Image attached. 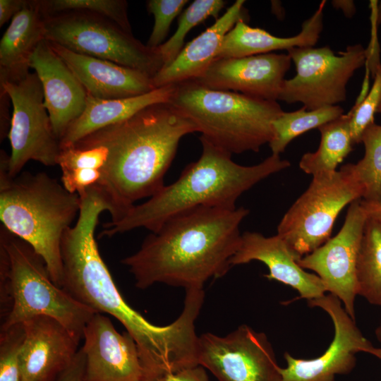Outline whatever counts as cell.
I'll use <instances>...</instances> for the list:
<instances>
[{
    "instance_id": "6da1fadb",
    "label": "cell",
    "mask_w": 381,
    "mask_h": 381,
    "mask_svg": "<svg viewBox=\"0 0 381 381\" xmlns=\"http://www.w3.org/2000/svg\"><path fill=\"white\" fill-rule=\"evenodd\" d=\"M80 200L76 223L61 240V288L95 313L109 314L123 325L138 346L144 372L178 367L193 349V320L181 313L168 325H155L126 303L101 257L95 237L99 215L108 211V206L95 190L88 191Z\"/></svg>"
},
{
    "instance_id": "7a4b0ae2",
    "label": "cell",
    "mask_w": 381,
    "mask_h": 381,
    "mask_svg": "<svg viewBox=\"0 0 381 381\" xmlns=\"http://www.w3.org/2000/svg\"><path fill=\"white\" fill-rule=\"evenodd\" d=\"M249 210L200 207L180 213L148 235L140 249L121 260L135 286L162 283L203 289L207 281L224 276L241 239L239 226Z\"/></svg>"
},
{
    "instance_id": "3957f363",
    "label": "cell",
    "mask_w": 381,
    "mask_h": 381,
    "mask_svg": "<svg viewBox=\"0 0 381 381\" xmlns=\"http://www.w3.org/2000/svg\"><path fill=\"white\" fill-rule=\"evenodd\" d=\"M194 132V124L179 110L162 102L80 140L108 150L104 175L95 190L108 205L110 222L120 221L137 200L151 198L165 186L180 140Z\"/></svg>"
},
{
    "instance_id": "277c9868",
    "label": "cell",
    "mask_w": 381,
    "mask_h": 381,
    "mask_svg": "<svg viewBox=\"0 0 381 381\" xmlns=\"http://www.w3.org/2000/svg\"><path fill=\"white\" fill-rule=\"evenodd\" d=\"M200 140V157L187 165L175 182L135 205L120 221L103 224L99 236L111 237L137 228L155 232L174 216L197 207L236 208L244 192L291 165L275 155L255 165H241L232 160L231 154L202 137Z\"/></svg>"
},
{
    "instance_id": "5b68a950",
    "label": "cell",
    "mask_w": 381,
    "mask_h": 381,
    "mask_svg": "<svg viewBox=\"0 0 381 381\" xmlns=\"http://www.w3.org/2000/svg\"><path fill=\"white\" fill-rule=\"evenodd\" d=\"M10 155L0 150V219L11 234L43 258L52 282L61 288V244L79 215L81 200L45 172L8 174Z\"/></svg>"
},
{
    "instance_id": "8992f818",
    "label": "cell",
    "mask_w": 381,
    "mask_h": 381,
    "mask_svg": "<svg viewBox=\"0 0 381 381\" xmlns=\"http://www.w3.org/2000/svg\"><path fill=\"white\" fill-rule=\"evenodd\" d=\"M1 329L39 315L53 318L80 340L97 313L52 280L43 258L4 226L0 228Z\"/></svg>"
},
{
    "instance_id": "52a82bcc",
    "label": "cell",
    "mask_w": 381,
    "mask_h": 381,
    "mask_svg": "<svg viewBox=\"0 0 381 381\" xmlns=\"http://www.w3.org/2000/svg\"><path fill=\"white\" fill-rule=\"evenodd\" d=\"M202 138L230 154L258 152L274 136L273 121L284 111L277 101L214 90L195 80L175 84L169 102Z\"/></svg>"
},
{
    "instance_id": "ba28073f",
    "label": "cell",
    "mask_w": 381,
    "mask_h": 381,
    "mask_svg": "<svg viewBox=\"0 0 381 381\" xmlns=\"http://www.w3.org/2000/svg\"><path fill=\"white\" fill-rule=\"evenodd\" d=\"M45 40L74 52L143 71L152 78L163 67L159 48L143 44L102 16L71 11L44 15Z\"/></svg>"
},
{
    "instance_id": "9c48e42d",
    "label": "cell",
    "mask_w": 381,
    "mask_h": 381,
    "mask_svg": "<svg viewBox=\"0 0 381 381\" xmlns=\"http://www.w3.org/2000/svg\"><path fill=\"white\" fill-rule=\"evenodd\" d=\"M363 195L350 164L333 173L313 176L308 188L282 218L277 234L298 260L331 238L340 212Z\"/></svg>"
},
{
    "instance_id": "30bf717a",
    "label": "cell",
    "mask_w": 381,
    "mask_h": 381,
    "mask_svg": "<svg viewBox=\"0 0 381 381\" xmlns=\"http://www.w3.org/2000/svg\"><path fill=\"white\" fill-rule=\"evenodd\" d=\"M287 54L296 73L284 80L278 100L300 102L307 110L345 101L348 82L367 60V49L361 44L349 45L337 55L328 46L294 47Z\"/></svg>"
},
{
    "instance_id": "8fae6325",
    "label": "cell",
    "mask_w": 381,
    "mask_h": 381,
    "mask_svg": "<svg viewBox=\"0 0 381 381\" xmlns=\"http://www.w3.org/2000/svg\"><path fill=\"white\" fill-rule=\"evenodd\" d=\"M0 88L7 92L13 105L8 135L11 147L9 176H18L30 160L48 167L57 165L60 140L44 106L37 75L30 72L18 80H0Z\"/></svg>"
},
{
    "instance_id": "7c38bea8",
    "label": "cell",
    "mask_w": 381,
    "mask_h": 381,
    "mask_svg": "<svg viewBox=\"0 0 381 381\" xmlns=\"http://www.w3.org/2000/svg\"><path fill=\"white\" fill-rule=\"evenodd\" d=\"M198 364L219 381H281L280 368L264 332L241 325L225 336L198 337Z\"/></svg>"
},
{
    "instance_id": "4fadbf2b",
    "label": "cell",
    "mask_w": 381,
    "mask_h": 381,
    "mask_svg": "<svg viewBox=\"0 0 381 381\" xmlns=\"http://www.w3.org/2000/svg\"><path fill=\"white\" fill-rule=\"evenodd\" d=\"M368 216L367 202L363 199L353 201L339 233L297 261L303 269L316 273L327 291L341 301L353 320L358 296L357 261Z\"/></svg>"
},
{
    "instance_id": "5bb4252c",
    "label": "cell",
    "mask_w": 381,
    "mask_h": 381,
    "mask_svg": "<svg viewBox=\"0 0 381 381\" xmlns=\"http://www.w3.org/2000/svg\"><path fill=\"white\" fill-rule=\"evenodd\" d=\"M310 307L325 311L334 325V336L327 349L313 359H301L285 352V368H280L281 381H335L337 375L351 373L356 366V354L370 353L375 348L361 333L341 301L332 294L308 301Z\"/></svg>"
},
{
    "instance_id": "9a60e30c",
    "label": "cell",
    "mask_w": 381,
    "mask_h": 381,
    "mask_svg": "<svg viewBox=\"0 0 381 381\" xmlns=\"http://www.w3.org/2000/svg\"><path fill=\"white\" fill-rule=\"evenodd\" d=\"M84 381H143L138 346L131 335L119 333L110 319L97 313L83 330Z\"/></svg>"
},
{
    "instance_id": "2e32d148",
    "label": "cell",
    "mask_w": 381,
    "mask_h": 381,
    "mask_svg": "<svg viewBox=\"0 0 381 381\" xmlns=\"http://www.w3.org/2000/svg\"><path fill=\"white\" fill-rule=\"evenodd\" d=\"M291 62L288 54L272 52L218 59L195 80L214 90L239 92L256 98L277 101Z\"/></svg>"
},
{
    "instance_id": "e0dca14e",
    "label": "cell",
    "mask_w": 381,
    "mask_h": 381,
    "mask_svg": "<svg viewBox=\"0 0 381 381\" xmlns=\"http://www.w3.org/2000/svg\"><path fill=\"white\" fill-rule=\"evenodd\" d=\"M23 325V381H56L75 356L80 340L49 316L32 317Z\"/></svg>"
},
{
    "instance_id": "ac0fdd59",
    "label": "cell",
    "mask_w": 381,
    "mask_h": 381,
    "mask_svg": "<svg viewBox=\"0 0 381 381\" xmlns=\"http://www.w3.org/2000/svg\"><path fill=\"white\" fill-rule=\"evenodd\" d=\"M30 67L41 82L44 106L54 131L61 140L69 126L84 111L87 94L47 40L42 41L36 48L31 56Z\"/></svg>"
},
{
    "instance_id": "d6986e66",
    "label": "cell",
    "mask_w": 381,
    "mask_h": 381,
    "mask_svg": "<svg viewBox=\"0 0 381 381\" xmlns=\"http://www.w3.org/2000/svg\"><path fill=\"white\" fill-rule=\"evenodd\" d=\"M263 262L269 273L265 277L291 286L299 293L298 298L307 301L323 296L327 292L321 279L301 267L298 258L277 234L266 237L260 233L246 231L239 247L231 260V265Z\"/></svg>"
},
{
    "instance_id": "ffe728a7",
    "label": "cell",
    "mask_w": 381,
    "mask_h": 381,
    "mask_svg": "<svg viewBox=\"0 0 381 381\" xmlns=\"http://www.w3.org/2000/svg\"><path fill=\"white\" fill-rule=\"evenodd\" d=\"M49 42L76 76L87 96L101 99H120L146 94L155 89L152 78L143 71Z\"/></svg>"
},
{
    "instance_id": "44dd1931",
    "label": "cell",
    "mask_w": 381,
    "mask_h": 381,
    "mask_svg": "<svg viewBox=\"0 0 381 381\" xmlns=\"http://www.w3.org/2000/svg\"><path fill=\"white\" fill-rule=\"evenodd\" d=\"M244 3L236 0L210 27L186 44L175 59L152 78L155 87L200 77L216 59L225 35L238 20L246 18Z\"/></svg>"
},
{
    "instance_id": "7402d4cb",
    "label": "cell",
    "mask_w": 381,
    "mask_h": 381,
    "mask_svg": "<svg viewBox=\"0 0 381 381\" xmlns=\"http://www.w3.org/2000/svg\"><path fill=\"white\" fill-rule=\"evenodd\" d=\"M325 4V1H322L313 16L303 23L298 35L289 37L274 36L263 29L250 27L243 20H238L225 35L216 59L246 57L277 50L288 51L294 47H314L323 28Z\"/></svg>"
},
{
    "instance_id": "603a6c76",
    "label": "cell",
    "mask_w": 381,
    "mask_h": 381,
    "mask_svg": "<svg viewBox=\"0 0 381 381\" xmlns=\"http://www.w3.org/2000/svg\"><path fill=\"white\" fill-rule=\"evenodd\" d=\"M44 40V20L40 0H26L0 41V80H18L27 75L31 56Z\"/></svg>"
},
{
    "instance_id": "cb8c5ba5",
    "label": "cell",
    "mask_w": 381,
    "mask_h": 381,
    "mask_svg": "<svg viewBox=\"0 0 381 381\" xmlns=\"http://www.w3.org/2000/svg\"><path fill=\"white\" fill-rule=\"evenodd\" d=\"M174 89L175 84H170L146 94L112 99L87 96L84 111L61 138V149L74 144L96 131L128 119L148 106L169 102Z\"/></svg>"
},
{
    "instance_id": "d4e9b609",
    "label": "cell",
    "mask_w": 381,
    "mask_h": 381,
    "mask_svg": "<svg viewBox=\"0 0 381 381\" xmlns=\"http://www.w3.org/2000/svg\"><path fill=\"white\" fill-rule=\"evenodd\" d=\"M350 119V114L347 113L318 128L320 133V145L315 152L302 156L299 162L302 171L312 176L337 171L338 165L353 150Z\"/></svg>"
},
{
    "instance_id": "484cf974",
    "label": "cell",
    "mask_w": 381,
    "mask_h": 381,
    "mask_svg": "<svg viewBox=\"0 0 381 381\" xmlns=\"http://www.w3.org/2000/svg\"><path fill=\"white\" fill-rule=\"evenodd\" d=\"M358 295L381 307V218L370 213L357 261Z\"/></svg>"
},
{
    "instance_id": "4316f807",
    "label": "cell",
    "mask_w": 381,
    "mask_h": 381,
    "mask_svg": "<svg viewBox=\"0 0 381 381\" xmlns=\"http://www.w3.org/2000/svg\"><path fill=\"white\" fill-rule=\"evenodd\" d=\"M344 114L339 105L327 106L313 110L302 108L283 111L272 123L274 136L269 143L272 155H279L296 137L334 121Z\"/></svg>"
},
{
    "instance_id": "83f0119b",
    "label": "cell",
    "mask_w": 381,
    "mask_h": 381,
    "mask_svg": "<svg viewBox=\"0 0 381 381\" xmlns=\"http://www.w3.org/2000/svg\"><path fill=\"white\" fill-rule=\"evenodd\" d=\"M365 153L351 169L363 190V200L369 202L381 200V125H369L361 137Z\"/></svg>"
},
{
    "instance_id": "f1b7e54d",
    "label": "cell",
    "mask_w": 381,
    "mask_h": 381,
    "mask_svg": "<svg viewBox=\"0 0 381 381\" xmlns=\"http://www.w3.org/2000/svg\"><path fill=\"white\" fill-rule=\"evenodd\" d=\"M223 0H195L181 15L175 33L158 48L164 66L171 63L183 47L189 31L209 17L217 19L226 5Z\"/></svg>"
},
{
    "instance_id": "f546056e",
    "label": "cell",
    "mask_w": 381,
    "mask_h": 381,
    "mask_svg": "<svg viewBox=\"0 0 381 381\" xmlns=\"http://www.w3.org/2000/svg\"><path fill=\"white\" fill-rule=\"evenodd\" d=\"M43 15L76 11L107 18L124 30L132 32L128 18V3L124 0H40Z\"/></svg>"
},
{
    "instance_id": "4dcf8cb0",
    "label": "cell",
    "mask_w": 381,
    "mask_h": 381,
    "mask_svg": "<svg viewBox=\"0 0 381 381\" xmlns=\"http://www.w3.org/2000/svg\"><path fill=\"white\" fill-rule=\"evenodd\" d=\"M25 339L23 323L0 332V381H23L20 351Z\"/></svg>"
},
{
    "instance_id": "1f68e13d",
    "label": "cell",
    "mask_w": 381,
    "mask_h": 381,
    "mask_svg": "<svg viewBox=\"0 0 381 381\" xmlns=\"http://www.w3.org/2000/svg\"><path fill=\"white\" fill-rule=\"evenodd\" d=\"M373 84L364 98L356 103L349 112L351 116L350 130L353 145L361 143L365 128L374 123V115L381 104V64L374 75Z\"/></svg>"
},
{
    "instance_id": "d6a6232c",
    "label": "cell",
    "mask_w": 381,
    "mask_h": 381,
    "mask_svg": "<svg viewBox=\"0 0 381 381\" xmlns=\"http://www.w3.org/2000/svg\"><path fill=\"white\" fill-rule=\"evenodd\" d=\"M188 0H150L148 11L154 16L155 23L146 45L155 49L164 42L174 18L180 13Z\"/></svg>"
},
{
    "instance_id": "836d02e7",
    "label": "cell",
    "mask_w": 381,
    "mask_h": 381,
    "mask_svg": "<svg viewBox=\"0 0 381 381\" xmlns=\"http://www.w3.org/2000/svg\"><path fill=\"white\" fill-rule=\"evenodd\" d=\"M151 381H209L205 368L198 365L157 377Z\"/></svg>"
},
{
    "instance_id": "e575fe53",
    "label": "cell",
    "mask_w": 381,
    "mask_h": 381,
    "mask_svg": "<svg viewBox=\"0 0 381 381\" xmlns=\"http://www.w3.org/2000/svg\"><path fill=\"white\" fill-rule=\"evenodd\" d=\"M85 357L82 349H79L70 365L56 381H84Z\"/></svg>"
},
{
    "instance_id": "d590c367",
    "label": "cell",
    "mask_w": 381,
    "mask_h": 381,
    "mask_svg": "<svg viewBox=\"0 0 381 381\" xmlns=\"http://www.w3.org/2000/svg\"><path fill=\"white\" fill-rule=\"evenodd\" d=\"M11 99L7 92L0 88V140H4L8 135L11 118L9 115Z\"/></svg>"
},
{
    "instance_id": "8d00e7d4",
    "label": "cell",
    "mask_w": 381,
    "mask_h": 381,
    "mask_svg": "<svg viewBox=\"0 0 381 381\" xmlns=\"http://www.w3.org/2000/svg\"><path fill=\"white\" fill-rule=\"evenodd\" d=\"M26 0H0V27L22 10Z\"/></svg>"
},
{
    "instance_id": "74e56055",
    "label": "cell",
    "mask_w": 381,
    "mask_h": 381,
    "mask_svg": "<svg viewBox=\"0 0 381 381\" xmlns=\"http://www.w3.org/2000/svg\"><path fill=\"white\" fill-rule=\"evenodd\" d=\"M331 4L334 8L341 10L348 18H352L356 13V5L352 0H334Z\"/></svg>"
},
{
    "instance_id": "f35d334b",
    "label": "cell",
    "mask_w": 381,
    "mask_h": 381,
    "mask_svg": "<svg viewBox=\"0 0 381 381\" xmlns=\"http://www.w3.org/2000/svg\"><path fill=\"white\" fill-rule=\"evenodd\" d=\"M367 202L370 213L381 218V200L377 202Z\"/></svg>"
},
{
    "instance_id": "ab89813d",
    "label": "cell",
    "mask_w": 381,
    "mask_h": 381,
    "mask_svg": "<svg viewBox=\"0 0 381 381\" xmlns=\"http://www.w3.org/2000/svg\"><path fill=\"white\" fill-rule=\"evenodd\" d=\"M374 21L379 25L381 24V1L379 3V5L377 6L375 10V15L374 16Z\"/></svg>"
},
{
    "instance_id": "60d3db41",
    "label": "cell",
    "mask_w": 381,
    "mask_h": 381,
    "mask_svg": "<svg viewBox=\"0 0 381 381\" xmlns=\"http://www.w3.org/2000/svg\"><path fill=\"white\" fill-rule=\"evenodd\" d=\"M370 353L376 356L377 358H378L380 360H381V349L380 348L375 347Z\"/></svg>"
},
{
    "instance_id": "b9f144b4",
    "label": "cell",
    "mask_w": 381,
    "mask_h": 381,
    "mask_svg": "<svg viewBox=\"0 0 381 381\" xmlns=\"http://www.w3.org/2000/svg\"><path fill=\"white\" fill-rule=\"evenodd\" d=\"M375 334L377 339L381 343V322L377 327Z\"/></svg>"
},
{
    "instance_id": "7bdbcfd3",
    "label": "cell",
    "mask_w": 381,
    "mask_h": 381,
    "mask_svg": "<svg viewBox=\"0 0 381 381\" xmlns=\"http://www.w3.org/2000/svg\"><path fill=\"white\" fill-rule=\"evenodd\" d=\"M377 113L381 114V104H380V105L379 106V107H378V109H377Z\"/></svg>"
}]
</instances>
